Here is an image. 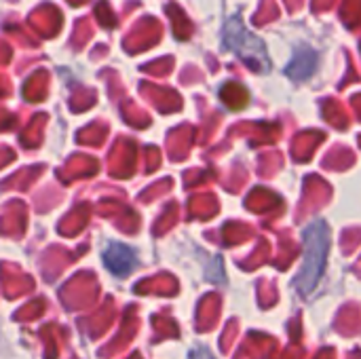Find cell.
Wrapping results in <instances>:
<instances>
[{"label":"cell","instance_id":"cell-5","mask_svg":"<svg viewBox=\"0 0 361 359\" xmlns=\"http://www.w3.org/2000/svg\"><path fill=\"white\" fill-rule=\"evenodd\" d=\"M190 359H216V358H212V353H209L207 349H195V351L190 353Z\"/></svg>","mask_w":361,"mask_h":359},{"label":"cell","instance_id":"cell-3","mask_svg":"<svg viewBox=\"0 0 361 359\" xmlns=\"http://www.w3.org/2000/svg\"><path fill=\"white\" fill-rule=\"evenodd\" d=\"M104 264L108 271H112L114 275H129L135 267V254L131 248L123 245V243H114L104 252Z\"/></svg>","mask_w":361,"mask_h":359},{"label":"cell","instance_id":"cell-4","mask_svg":"<svg viewBox=\"0 0 361 359\" xmlns=\"http://www.w3.org/2000/svg\"><path fill=\"white\" fill-rule=\"evenodd\" d=\"M315 68H317V53L313 49L302 47V49H298L294 61L288 66V74L292 78L305 80V78H309L315 72Z\"/></svg>","mask_w":361,"mask_h":359},{"label":"cell","instance_id":"cell-2","mask_svg":"<svg viewBox=\"0 0 361 359\" xmlns=\"http://www.w3.org/2000/svg\"><path fill=\"white\" fill-rule=\"evenodd\" d=\"M328 250H330V229L326 222L317 220L305 231V264L300 277L296 279V286L305 296H309L311 290L317 286L326 267Z\"/></svg>","mask_w":361,"mask_h":359},{"label":"cell","instance_id":"cell-1","mask_svg":"<svg viewBox=\"0 0 361 359\" xmlns=\"http://www.w3.org/2000/svg\"><path fill=\"white\" fill-rule=\"evenodd\" d=\"M222 38H224L226 49L233 51L254 72L267 74L271 70V59H269V53H267L264 42L254 32H250L243 25V21H241L239 15H235V17H231L226 21L224 32H222Z\"/></svg>","mask_w":361,"mask_h":359}]
</instances>
